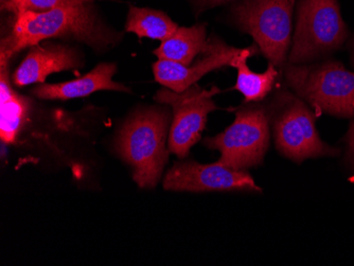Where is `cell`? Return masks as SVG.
<instances>
[{"mask_svg": "<svg viewBox=\"0 0 354 266\" xmlns=\"http://www.w3.org/2000/svg\"><path fill=\"white\" fill-rule=\"evenodd\" d=\"M55 37H71L93 47H104L111 37L84 5L62 7L46 12L24 11L16 14L13 32L1 45V65L15 53Z\"/></svg>", "mask_w": 354, "mask_h": 266, "instance_id": "obj_1", "label": "cell"}, {"mask_svg": "<svg viewBox=\"0 0 354 266\" xmlns=\"http://www.w3.org/2000/svg\"><path fill=\"white\" fill-rule=\"evenodd\" d=\"M172 116L166 107H153L135 115L119 133L117 151L130 164L133 180L143 189H153L169 160L167 148Z\"/></svg>", "mask_w": 354, "mask_h": 266, "instance_id": "obj_2", "label": "cell"}, {"mask_svg": "<svg viewBox=\"0 0 354 266\" xmlns=\"http://www.w3.org/2000/svg\"><path fill=\"white\" fill-rule=\"evenodd\" d=\"M286 86L313 109L316 118L327 114L354 118V73L341 61L324 59L311 64H286Z\"/></svg>", "mask_w": 354, "mask_h": 266, "instance_id": "obj_3", "label": "cell"}, {"mask_svg": "<svg viewBox=\"0 0 354 266\" xmlns=\"http://www.w3.org/2000/svg\"><path fill=\"white\" fill-rule=\"evenodd\" d=\"M266 107L276 149L284 158L301 164L310 158H334L341 153L322 140L315 114L293 91L280 88Z\"/></svg>", "mask_w": 354, "mask_h": 266, "instance_id": "obj_4", "label": "cell"}, {"mask_svg": "<svg viewBox=\"0 0 354 266\" xmlns=\"http://www.w3.org/2000/svg\"><path fill=\"white\" fill-rule=\"evenodd\" d=\"M349 30L339 0H298L288 64H311L345 45Z\"/></svg>", "mask_w": 354, "mask_h": 266, "instance_id": "obj_5", "label": "cell"}, {"mask_svg": "<svg viewBox=\"0 0 354 266\" xmlns=\"http://www.w3.org/2000/svg\"><path fill=\"white\" fill-rule=\"evenodd\" d=\"M295 3L296 0H240L232 8L234 26L250 35L268 63L281 71L291 49Z\"/></svg>", "mask_w": 354, "mask_h": 266, "instance_id": "obj_6", "label": "cell"}, {"mask_svg": "<svg viewBox=\"0 0 354 266\" xmlns=\"http://www.w3.org/2000/svg\"><path fill=\"white\" fill-rule=\"evenodd\" d=\"M234 122L214 137L205 138L204 146L221 153L218 164L234 170H248L263 162L270 140L268 107L248 103L232 108Z\"/></svg>", "mask_w": 354, "mask_h": 266, "instance_id": "obj_7", "label": "cell"}, {"mask_svg": "<svg viewBox=\"0 0 354 266\" xmlns=\"http://www.w3.org/2000/svg\"><path fill=\"white\" fill-rule=\"evenodd\" d=\"M220 93L218 87L203 89L198 84L192 85L182 93L167 87L157 91L155 100L172 108L168 139L170 153L180 160L188 156L192 146L202 138L208 115L218 109L212 98Z\"/></svg>", "mask_w": 354, "mask_h": 266, "instance_id": "obj_8", "label": "cell"}, {"mask_svg": "<svg viewBox=\"0 0 354 266\" xmlns=\"http://www.w3.org/2000/svg\"><path fill=\"white\" fill-rule=\"evenodd\" d=\"M168 191H248L262 193L248 170H234L214 164H198L194 160L178 162L169 169L164 180Z\"/></svg>", "mask_w": 354, "mask_h": 266, "instance_id": "obj_9", "label": "cell"}, {"mask_svg": "<svg viewBox=\"0 0 354 266\" xmlns=\"http://www.w3.org/2000/svg\"><path fill=\"white\" fill-rule=\"evenodd\" d=\"M212 47L194 64L184 66L174 61L158 59L153 65L155 81L162 86L182 93L196 84L207 73L218 70L223 67L234 66L236 59L245 48H236L224 43L218 37H210Z\"/></svg>", "mask_w": 354, "mask_h": 266, "instance_id": "obj_10", "label": "cell"}, {"mask_svg": "<svg viewBox=\"0 0 354 266\" xmlns=\"http://www.w3.org/2000/svg\"><path fill=\"white\" fill-rule=\"evenodd\" d=\"M80 65L73 49L64 46H33L13 75V83L23 87L43 83L51 73L73 70Z\"/></svg>", "mask_w": 354, "mask_h": 266, "instance_id": "obj_11", "label": "cell"}, {"mask_svg": "<svg viewBox=\"0 0 354 266\" xmlns=\"http://www.w3.org/2000/svg\"><path fill=\"white\" fill-rule=\"evenodd\" d=\"M116 71V65L102 63L79 79L59 84H41L35 87L32 93L45 100H71L100 91H130L124 85L113 81Z\"/></svg>", "mask_w": 354, "mask_h": 266, "instance_id": "obj_12", "label": "cell"}, {"mask_svg": "<svg viewBox=\"0 0 354 266\" xmlns=\"http://www.w3.org/2000/svg\"><path fill=\"white\" fill-rule=\"evenodd\" d=\"M212 47V39H207L205 23L178 27L162 45L154 51L158 59L174 61L189 66L198 55L207 53Z\"/></svg>", "mask_w": 354, "mask_h": 266, "instance_id": "obj_13", "label": "cell"}, {"mask_svg": "<svg viewBox=\"0 0 354 266\" xmlns=\"http://www.w3.org/2000/svg\"><path fill=\"white\" fill-rule=\"evenodd\" d=\"M259 53V48L254 44L244 49L232 66L238 70L234 88L243 95V104L263 102L276 86L280 77L281 70L272 63H268L264 73H254L248 67V59Z\"/></svg>", "mask_w": 354, "mask_h": 266, "instance_id": "obj_14", "label": "cell"}, {"mask_svg": "<svg viewBox=\"0 0 354 266\" xmlns=\"http://www.w3.org/2000/svg\"><path fill=\"white\" fill-rule=\"evenodd\" d=\"M0 95H1L0 136H1V142L12 144L16 142V137L19 135L25 120L28 104L26 99L19 96L10 86L7 66H1Z\"/></svg>", "mask_w": 354, "mask_h": 266, "instance_id": "obj_15", "label": "cell"}, {"mask_svg": "<svg viewBox=\"0 0 354 266\" xmlns=\"http://www.w3.org/2000/svg\"><path fill=\"white\" fill-rule=\"evenodd\" d=\"M175 23L164 12L147 8H131L125 30L138 37L165 41L176 31Z\"/></svg>", "mask_w": 354, "mask_h": 266, "instance_id": "obj_16", "label": "cell"}, {"mask_svg": "<svg viewBox=\"0 0 354 266\" xmlns=\"http://www.w3.org/2000/svg\"><path fill=\"white\" fill-rule=\"evenodd\" d=\"M91 0H24L15 14L24 11L46 12L62 7L84 5Z\"/></svg>", "mask_w": 354, "mask_h": 266, "instance_id": "obj_17", "label": "cell"}, {"mask_svg": "<svg viewBox=\"0 0 354 266\" xmlns=\"http://www.w3.org/2000/svg\"><path fill=\"white\" fill-rule=\"evenodd\" d=\"M346 158L354 170V119L346 135Z\"/></svg>", "mask_w": 354, "mask_h": 266, "instance_id": "obj_18", "label": "cell"}, {"mask_svg": "<svg viewBox=\"0 0 354 266\" xmlns=\"http://www.w3.org/2000/svg\"><path fill=\"white\" fill-rule=\"evenodd\" d=\"M196 3L202 8H212L216 6L224 5V3L234 1V0H196Z\"/></svg>", "mask_w": 354, "mask_h": 266, "instance_id": "obj_19", "label": "cell"}, {"mask_svg": "<svg viewBox=\"0 0 354 266\" xmlns=\"http://www.w3.org/2000/svg\"><path fill=\"white\" fill-rule=\"evenodd\" d=\"M23 1L24 0H8L7 7L9 8L10 10H12L14 13H16V11H17L19 8L21 7Z\"/></svg>", "mask_w": 354, "mask_h": 266, "instance_id": "obj_20", "label": "cell"}, {"mask_svg": "<svg viewBox=\"0 0 354 266\" xmlns=\"http://www.w3.org/2000/svg\"><path fill=\"white\" fill-rule=\"evenodd\" d=\"M349 45H348V49H349L350 53V63H351V66L354 68V35L351 37V39L349 41Z\"/></svg>", "mask_w": 354, "mask_h": 266, "instance_id": "obj_21", "label": "cell"}]
</instances>
